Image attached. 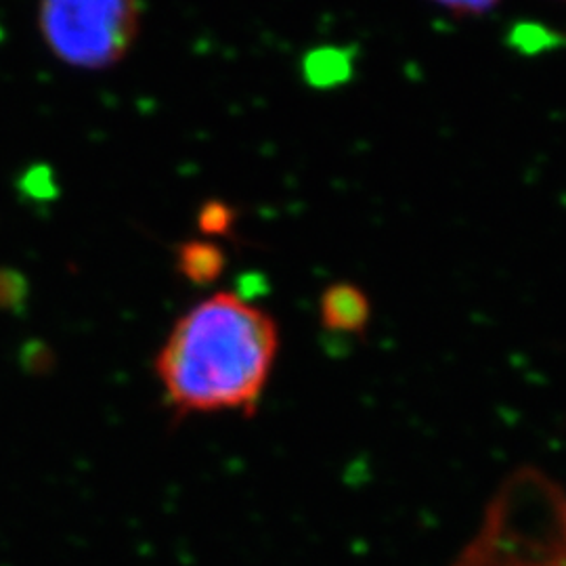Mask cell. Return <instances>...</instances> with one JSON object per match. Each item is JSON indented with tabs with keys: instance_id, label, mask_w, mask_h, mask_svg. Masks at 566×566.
<instances>
[{
	"instance_id": "obj_1",
	"label": "cell",
	"mask_w": 566,
	"mask_h": 566,
	"mask_svg": "<svg viewBox=\"0 0 566 566\" xmlns=\"http://www.w3.org/2000/svg\"><path fill=\"white\" fill-rule=\"evenodd\" d=\"M282 348L277 319L238 292L221 290L187 308L168 329L154 369L175 418H252Z\"/></svg>"
},
{
	"instance_id": "obj_2",
	"label": "cell",
	"mask_w": 566,
	"mask_h": 566,
	"mask_svg": "<svg viewBox=\"0 0 566 566\" xmlns=\"http://www.w3.org/2000/svg\"><path fill=\"white\" fill-rule=\"evenodd\" d=\"M137 30V0H41L44 41L76 67L99 70L122 60Z\"/></svg>"
},
{
	"instance_id": "obj_3",
	"label": "cell",
	"mask_w": 566,
	"mask_h": 566,
	"mask_svg": "<svg viewBox=\"0 0 566 566\" xmlns=\"http://www.w3.org/2000/svg\"><path fill=\"white\" fill-rule=\"evenodd\" d=\"M319 317L327 332L359 336L371 322V301L355 283H332L322 294Z\"/></svg>"
},
{
	"instance_id": "obj_4",
	"label": "cell",
	"mask_w": 566,
	"mask_h": 566,
	"mask_svg": "<svg viewBox=\"0 0 566 566\" xmlns=\"http://www.w3.org/2000/svg\"><path fill=\"white\" fill-rule=\"evenodd\" d=\"M175 266L182 280L193 285H210L223 275L227 254L217 240L198 238L177 245Z\"/></svg>"
},
{
	"instance_id": "obj_5",
	"label": "cell",
	"mask_w": 566,
	"mask_h": 566,
	"mask_svg": "<svg viewBox=\"0 0 566 566\" xmlns=\"http://www.w3.org/2000/svg\"><path fill=\"white\" fill-rule=\"evenodd\" d=\"M198 224H200L202 238H210V240L224 238V235H229V231L235 224V212L231 206L212 200L203 206L202 212L198 217Z\"/></svg>"
},
{
	"instance_id": "obj_6",
	"label": "cell",
	"mask_w": 566,
	"mask_h": 566,
	"mask_svg": "<svg viewBox=\"0 0 566 566\" xmlns=\"http://www.w3.org/2000/svg\"><path fill=\"white\" fill-rule=\"evenodd\" d=\"M437 2L453 11H485L495 0H437Z\"/></svg>"
}]
</instances>
